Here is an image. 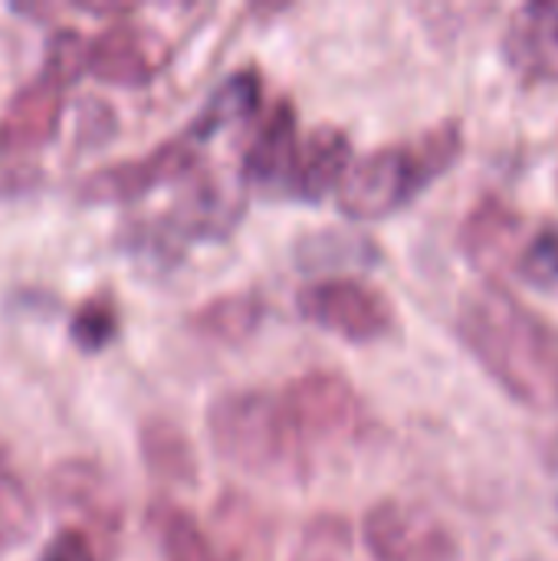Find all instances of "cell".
Segmentation results:
<instances>
[{
    "instance_id": "cell-1",
    "label": "cell",
    "mask_w": 558,
    "mask_h": 561,
    "mask_svg": "<svg viewBox=\"0 0 558 561\" xmlns=\"http://www.w3.org/2000/svg\"><path fill=\"white\" fill-rule=\"evenodd\" d=\"M457 335L513 401L558 411V332L500 279L460 302Z\"/></svg>"
},
{
    "instance_id": "cell-2",
    "label": "cell",
    "mask_w": 558,
    "mask_h": 561,
    "mask_svg": "<svg viewBox=\"0 0 558 561\" xmlns=\"http://www.w3.org/2000/svg\"><path fill=\"white\" fill-rule=\"evenodd\" d=\"M464 151V128L457 118L437 122L411 141L382 145L345 171L335 197L352 220H385L418 201L441 174H447Z\"/></svg>"
},
{
    "instance_id": "cell-3",
    "label": "cell",
    "mask_w": 558,
    "mask_h": 561,
    "mask_svg": "<svg viewBox=\"0 0 558 561\" xmlns=\"http://www.w3.org/2000/svg\"><path fill=\"white\" fill-rule=\"evenodd\" d=\"M207 437L220 460L250 477H276L296 467L299 437L280 398L266 391L243 388L220 394L207 408Z\"/></svg>"
},
{
    "instance_id": "cell-4",
    "label": "cell",
    "mask_w": 558,
    "mask_h": 561,
    "mask_svg": "<svg viewBox=\"0 0 558 561\" xmlns=\"http://www.w3.org/2000/svg\"><path fill=\"white\" fill-rule=\"evenodd\" d=\"M296 306L306 322L358 345L378 342L395 329L391 299L355 276H322L299 289Z\"/></svg>"
},
{
    "instance_id": "cell-5",
    "label": "cell",
    "mask_w": 558,
    "mask_h": 561,
    "mask_svg": "<svg viewBox=\"0 0 558 561\" xmlns=\"http://www.w3.org/2000/svg\"><path fill=\"white\" fill-rule=\"evenodd\" d=\"M197 171V141L184 131L155 145L138 158H122L99 164L95 171L82 174L76 197L82 204H128L168 181L191 178Z\"/></svg>"
},
{
    "instance_id": "cell-6",
    "label": "cell",
    "mask_w": 558,
    "mask_h": 561,
    "mask_svg": "<svg viewBox=\"0 0 558 561\" xmlns=\"http://www.w3.org/2000/svg\"><path fill=\"white\" fill-rule=\"evenodd\" d=\"M280 404L299 444L345 437L362 424L358 391L352 388L345 375L329 371V368H312L293 378Z\"/></svg>"
},
{
    "instance_id": "cell-7",
    "label": "cell",
    "mask_w": 558,
    "mask_h": 561,
    "mask_svg": "<svg viewBox=\"0 0 558 561\" xmlns=\"http://www.w3.org/2000/svg\"><path fill=\"white\" fill-rule=\"evenodd\" d=\"M362 539L375 561H454L457 539L431 513L401 500L375 503L362 519Z\"/></svg>"
},
{
    "instance_id": "cell-8",
    "label": "cell",
    "mask_w": 558,
    "mask_h": 561,
    "mask_svg": "<svg viewBox=\"0 0 558 561\" xmlns=\"http://www.w3.org/2000/svg\"><path fill=\"white\" fill-rule=\"evenodd\" d=\"M171 46L151 26L115 20L99 36L89 39L86 72H92L105 85H148L161 66L168 62Z\"/></svg>"
},
{
    "instance_id": "cell-9",
    "label": "cell",
    "mask_w": 558,
    "mask_h": 561,
    "mask_svg": "<svg viewBox=\"0 0 558 561\" xmlns=\"http://www.w3.org/2000/svg\"><path fill=\"white\" fill-rule=\"evenodd\" d=\"M66 105V85L39 72L23 82L0 112V154L23 158L53 141Z\"/></svg>"
},
{
    "instance_id": "cell-10",
    "label": "cell",
    "mask_w": 558,
    "mask_h": 561,
    "mask_svg": "<svg viewBox=\"0 0 558 561\" xmlns=\"http://www.w3.org/2000/svg\"><path fill=\"white\" fill-rule=\"evenodd\" d=\"M352 168V138L335 125H316L299 138L296 161L286 181V194L306 204H319L339 191L345 171Z\"/></svg>"
},
{
    "instance_id": "cell-11",
    "label": "cell",
    "mask_w": 558,
    "mask_h": 561,
    "mask_svg": "<svg viewBox=\"0 0 558 561\" xmlns=\"http://www.w3.org/2000/svg\"><path fill=\"white\" fill-rule=\"evenodd\" d=\"M506 62L529 82L558 79V0L526 3L503 39Z\"/></svg>"
},
{
    "instance_id": "cell-12",
    "label": "cell",
    "mask_w": 558,
    "mask_h": 561,
    "mask_svg": "<svg viewBox=\"0 0 558 561\" xmlns=\"http://www.w3.org/2000/svg\"><path fill=\"white\" fill-rule=\"evenodd\" d=\"M296 148H299L296 108L286 99H280L276 105L266 108L260 128L247 141L243 178L250 184H260V187H283L286 191V181H289V171L296 161Z\"/></svg>"
},
{
    "instance_id": "cell-13",
    "label": "cell",
    "mask_w": 558,
    "mask_h": 561,
    "mask_svg": "<svg viewBox=\"0 0 558 561\" xmlns=\"http://www.w3.org/2000/svg\"><path fill=\"white\" fill-rule=\"evenodd\" d=\"M520 227L523 217L516 214V207H510L497 194H487L474 204V210L460 224V250L477 270L497 279V270L510 260V250L516 247Z\"/></svg>"
},
{
    "instance_id": "cell-14",
    "label": "cell",
    "mask_w": 558,
    "mask_h": 561,
    "mask_svg": "<svg viewBox=\"0 0 558 561\" xmlns=\"http://www.w3.org/2000/svg\"><path fill=\"white\" fill-rule=\"evenodd\" d=\"M49 496L53 503L76 510L89 519L99 523H118V503L112 493V483L105 470L95 460L86 457H69L49 470Z\"/></svg>"
},
{
    "instance_id": "cell-15",
    "label": "cell",
    "mask_w": 558,
    "mask_h": 561,
    "mask_svg": "<svg viewBox=\"0 0 558 561\" xmlns=\"http://www.w3.org/2000/svg\"><path fill=\"white\" fill-rule=\"evenodd\" d=\"M138 450L148 473L168 486H194L201 463L191 437L171 417H145L138 427Z\"/></svg>"
},
{
    "instance_id": "cell-16",
    "label": "cell",
    "mask_w": 558,
    "mask_h": 561,
    "mask_svg": "<svg viewBox=\"0 0 558 561\" xmlns=\"http://www.w3.org/2000/svg\"><path fill=\"white\" fill-rule=\"evenodd\" d=\"M263 102V82L257 69H237L230 72L201 105V112L194 115V122L184 128L197 145L207 141L210 135H217L227 125L247 122Z\"/></svg>"
},
{
    "instance_id": "cell-17",
    "label": "cell",
    "mask_w": 558,
    "mask_h": 561,
    "mask_svg": "<svg viewBox=\"0 0 558 561\" xmlns=\"http://www.w3.org/2000/svg\"><path fill=\"white\" fill-rule=\"evenodd\" d=\"M266 306L260 293H224L191 312V329L220 345H240L257 335Z\"/></svg>"
},
{
    "instance_id": "cell-18",
    "label": "cell",
    "mask_w": 558,
    "mask_h": 561,
    "mask_svg": "<svg viewBox=\"0 0 558 561\" xmlns=\"http://www.w3.org/2000/svg\"><path fill=\"white\" fill-rule=\"evenodd\" d=\"M293 256L306 273H326V270H339V266H372L382 256V250L365 233L329 227L319 233H306L296 243Z\"/></svg>"
},
{
    "instance_id": "cell-19",
    "label": "cell",
    "mask_w": 558,
    "mask_h": 561,
    "mask_svg": "<svg viewBox=\"0 0 558 561\" xmlns=\"http://www.w3.org/2000/svg\"><path fill=\"white\" fill-rule=\"evenodd\" d=\"M155 533L164 561H220L201 523L178 506H161L155 519Z\"/></svg>"
},
{
    "instance_id": "cell-20",
    "label": "cell",
    "mask_w": 558,
    "mask_h": 561,
    "mask_svg": "<svg viewBox=\"0 0 558 561\" xmlns=\"http://www.w3.org/2000/svg\"><path fill=\"white\" fill-rule=\"evenodd\" d=\"M122 332V312L112 293L99 289L89 299L79 302V309L69 319V339L76 342V348L95 355L102 348H109Z\"/></svg>"
},
{
    "instance_id": "cell-21",
    "label": "cell",
    "mask_w": 558,
    "mask_h": 561,
    "mask_svg": "<svg viewBox=\"0 0 558 561\" xmlns=\"http://www.w3.org/2000/svg\"><path fill=\"white\" fill-rule=\"evenodd\" d=\"M36 529V503L20 473L0 454V549L23 546Z\"/></svg>"
},
{
    "instance_id": "cell-22",
    "label": "cell",
    "mask_w": 558,
    "mask_h": 561,
    "mask_svg": "<svg viewBox=\"0 0 558 561\" xmlns=\"http://www.w3.org/2000/svg\"><path fill=\"white\" fill-rule=\"evenodd\" d=\"M516 276L543 293H558V224H543V230L516 256Z\"/></svg>"
},
{
    "instance_id": "cell-23",
    "label": "cell",
    "mask_w": 558,
    "mask_h": 561,
    "mask_svg": "<svg viewBox=\"0 0 558 561\" xmlns=\"http://www.w3.org/2000/svg\"><path fill=\"white\" fill-rule=\"evenodd\" d=\"M86 59H89V39L79 30H53L46 39V56H43V72L53 76L56 82L69 85L72 79H79L86 72Z\"/></svg>"
},
{
    "instance_id": "cell-24",
    "label": "cell",
    "mask_w": 558,
    "mask_h": 561,
    "mask_svg": "<svg viewBox=\"0 0 558 561\" xmlns=\"http://www.w3.org/2000/svg\"><path fill=\"white\" fill-rule=\"evenodd\" d=\"M39 561H99V556H95V549H92V542H89L86 533H79V529H62V533H56V536L46 542Z\"/></svg>"
},
{
    "instance_id": "cell-25",
    "label": "cell",
    "mask_w": 558,
    "mask_h": 561,
    "mask_svg": "<svg viewBox=\"0 0 558 561\" xmlns=\"http://www.w3.org/2000/svg\"><path fill=\"white\" fill-rule=\"evenodd\" d=\"M556 194H558V171H556Z\"/></svg>"
}]
</instances>
